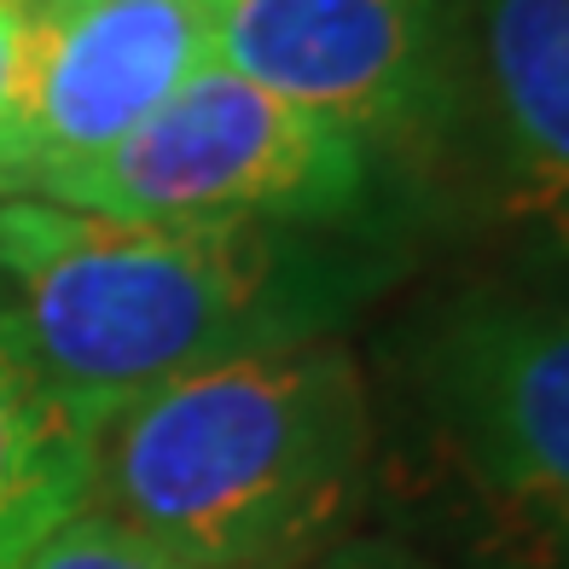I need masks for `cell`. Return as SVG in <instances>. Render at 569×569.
<instances>
[{"label":"cell","mask_w":569,"mask_h":569,"mask_svg":"<svg viewBox=\"0 0 569 569\" xmlns=\"http://www.w3.org/2000/svg\"><path fill=\"white\" fill-rule=\"evenodd\" d=\"M216 64V0H30V70L0 134V198L93 163Z\"/></svg>","instance_id":"6"},{"label":"cell","mask_w":569,"mask_h":569,"mask_svg":"<svg viewBox=\"0 0 569 569\" xmlns=\"http://www.w3.org/2000/svg\"><path fill=\"white\" fill-rule=\"evenodd\" d=\"M18 569H187V563H174L158 547H146V540L111 529L106 517L76 511L70 523L47 535Z\"/></svg>","instance_id":"9"},{"label":"cell","mask_w":569,"mask_h":569,"mask_svg":"<svg viewBox=\"0 0 569 569\" xmlns=\"http://www.w3.org/2000/svg\"><path fill=\"white\" fill-rule=\"evenodd\" d=\"M383 169L343 128L203 64L169 106L36 198L128 221H250L372 232Z\"/></svg>","instance_id":"4"},{"label":"cell","mask_w":569,"mask_h":569,"mask_svg":"<svg viewBox=\"0 0 569 569\" xmlns=\"http://www.w3.org/2000/svg\"><path fill=\"white\" fill-rule=\"evenodd\" d=\"M23 70H30V0H0V134L18 117Z\"/></svg>","instance_id":"10"},{"label":"cell","mask_w":569,"mask_h":569,"mask_svg":"<svg viewBox=\"0 0 569 569\" xmlns=\"http://www.w3.org/2000/svg\"><path fill=\"white\" fill-rule=\"evenodd\" d=\"M396 453L471 569H569V291L471 284L396 338Z\"/></svg>","instance_id":"3"},{"label":"cell","mask_w":569,"mask_h":569,"mask_svg":"<svg viewBox=\"0 0 569 569\" xmlns=\"http://www.w3.org/2000/svg\"><path fill=\"white\" fill-rule=\"evenodd\" d=\"M372 465V383L343 338H315L106 412L82 511L187 569H308L355 535Z\"/></svg>","instance_id":"2"},{"label":"cell","mask_w":569,"mask_h":569,"mask_svg":"<svg viewBox=\"0 0 569 569\" xmlns=\"http://www.w3.org/2000/svg\"><path fill=\"white\" fill-rule=\"evenodd\" d=\"M93 425L0 320V569H18L88 500Z\"/></svg>","instance_id":"8"},{"label":"cell","mask_w":569,"mask_h":569,"mask_svg":"<svg viewBox=\"0 0 569 569\" xmlns=\"http://www.w3.org/2000/svg\"><path fill=\"white\" fill-rule=\"evenodd\" d=\"M396 273L360 227L128 221L0 198V320L99 425L221 360L338 338Z\"/></svg>","instance_id":"1"},{"label":"cell","mask_w":569,"mask_h":569,"mask_svg":"<svg viewBox=\"0 0 569 569\" xmlns=\"http://www.w3.org/2000/svg\"><path fill=\"white\" fill-rule=\"evenodd\" d=\"M465 117L500 221L569 268V0H477Z\"/></svg>","instance_id":"7"},{"label":"cell","mask_w":569,"mask_h":569,"mask_svg":"<svg viewBox=\"0 0 569 569\" xmlns=\"http://www.w3.org/2000/svg\"><path fill=\"white\" fill-rule=\"evenodd\" d=\"M216 64L419 169L465 122V36L448 0H216Z\"/></svg>","instance_id":"5"},{"label":"cell","mask_w":569,"mask_h":569,"mask_svg":"<svg viewBox=\"0 0 569 569\" xmlns=\"http://www.w3.org/2000/svg\"><path fill=\"white\" fill-rule=\"evenodd\" d=\"M308 569H436L430 558L396 547V540H367V535H349L338 540L331 552H320Z\"/></svg>","instance_id":"11"}]
</instances>
